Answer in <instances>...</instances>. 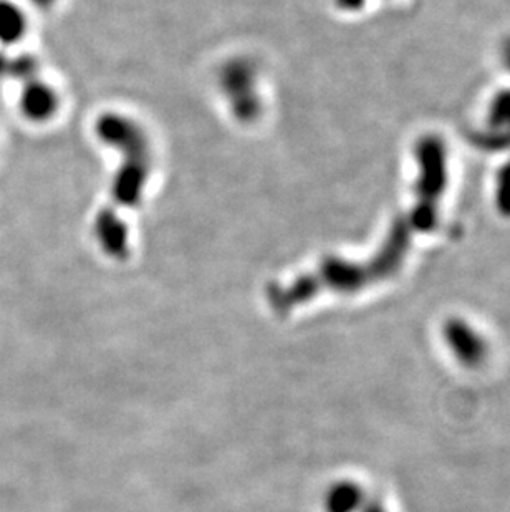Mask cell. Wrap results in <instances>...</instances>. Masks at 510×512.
<instances>
[{
  "mask_svg": "<svg viewBox=\"0 0 510 512\" xmlns=\"http://www.w3.org/2000/svg\"><path fill=\"white\" fill-rule=\"evenodd\" d=\"M486 143L492 150L510 148V90L497 93L489 107V130Z\"/></svg>",
  "mask_w": 510,
  "mask_h": 512,
  "instance_id": "5",
  "label": "cell"
},
{
  "mask_svg": "<svg viewBox=\"0 0 510 512\" xmlns=\"http://www.w3.org/2000/svg\"><path fill=\"white\" fill-rule=\"evenodd\" d=\"M103 143L120 153V166L113 176L110 203L97 214L93 236L111 259H125L130 252L128 228L123 214L143 199L153 171V146L145 128L120 113H105L95 125Z\"/></svg>",
  "mask_w": 510,
  "mask_h": 512,
  "instance_id": "1",
  "label": "cell"
},
{
  "mask_svg": "<svg viewBox=\"0 0 510 512\" xmlns=\"http://www.w3.org/2000/svg\"><path fill=\"white\" fill-rule=\"evenodd\" d=\"M32 4L37 5V7H42V9H45V7H50V5L55 2V0H30Z\"/></svg>",
  "mask_w": 510,
  "mask_h": 512,
  "instance_id": "11",
  "label": "cell"
},
{
  "mask_svg": "<svg viewBox=\"0 0 510 512\" xmlns=\"http://www.w3.org/2000/svg\"><path fill=\"white\" fill-rule=\"evenodd\" d=\"M27 32V17L19 5L0 0V44L14 45Z\"/></svg>",
  "mask_w": 510,
  "mask_h": 512,
  "instance_id": "6",
  "label": "cell"
},
{
  "mask_svg": "<svg viewBox=\"0 0 510 512\" xmlns=\"http://www.w3.org/2000/svg\"><path fill=\"white\" fill-rule=\"evenodd\" d=\"M418 176L414 179V203L408 221L411 229L428 234L438 228L439 204L448 189V150L438 135H424L414 145Z\"/></svg>",
  "mask_w": 510,
  "mask_h": 512,
  "instance_id": "3",
  "label": "cell"
},
{
  "mask_svg": "<svg viewBox=\"0 0 510 512\" xmlns=\"http://www.w3.org/2000/svg\"><path fill=\"white\" fill-rule=\"evenodd\" d=\"M413 229L406 218L391 223L385 241L370 261H345L340 257H328L317 269L302 274L287 284H272L267 292V302L275 314L287 315L305 302L323 292L352 294L366 285L395 274L405 261L411 246Z\"/></svg>",
  "mask_w": 510,
  "mask_h": 512,
  "instance_id": "2",
  "label": "cell"
},
{
  "mask_svg": "<svg viewBox=\"0 0 510 512\" xmlns=\"http://www.w3.org/2000/svg\"><path fill=\"white\" fill-rule=\"evenodd\" d=\"M58 105L60 102H58L57 92L40 78H30L24 82L20 92L19 107L27 120L34 123L52 120L53 115L57 113Z\"/></svg>",
  "mask_w": 510,
  "mask_h": 512,
  "instance_id": "4",
  "label": "cell"
},
{
  "mask_svg": "<svg viewBox=\"0 0 510 512\" xmlns=\"http://www.w3.org/2000/svg\"><path fill=\"white\" fill-rule=\"evenodd\" d=\"M338 9L343 12H357V10L363 9L368 0H333Z\"/></svg>",
  "mask_w": 510,
  "mask_h": 512,
  "instance_id": "8",
  "label": "cell"
},
{
  "mask_svg": "<svg viewBox=\"0 0 510 512\" xmlns=\"http://www.w3.org/2000/svg\"><path fill=\"white\" fill-rule=\"evenodd\" d=\"M501 58L502 63H504V67H506L510 72V37L506 42H504V44H502Z\"/></svg>",
  "mask_w": 510,
  "mask_h": 512,
  "instance_id": "9",
  "label": "cell"
},
{
  "mask_svg": "<svg viewBox=\"0 0 510 512\" xmlns=\"http://www.w3.org/2000/svg\"><path fill=\"white\" fill-rule=\"evenodd\" d=\"M10 60L0 54V77H4L5 73H9Z\"/></svg>",
  "mask_w": 510,
  "mask_h": 512,
  "instance_id": "10",
  "label": "cell"
},
{
  "mask_svg": "<svg viewBox=\"0 0 510 512\" xmlns=\"http://www.w3.org/2000/svg\"><path fill=\"white\" fill-rule=\"evenodd\" d=\"M496 183L497 209L502 216L510 218V163L502 168Z\"/></svg>",
  "mask_w": 510,
  "mask_h": 512,
  "instance_id": "7",
  "label": "cell"
}]
</instances>
